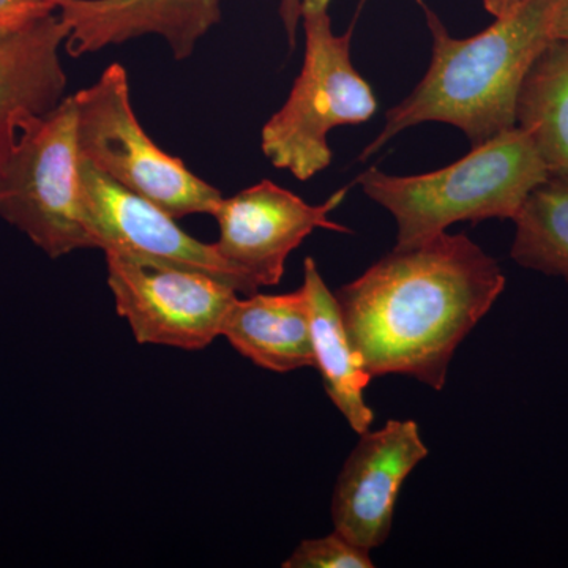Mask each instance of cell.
Wrapping results in <instances>:
<instances>
[{
    "instance_id": "ac0fdd59",
    "label": "cell",
    "mask_w": 568,
    "mask_h": 568,
    "mask_svg": "<svg viewBox=\"0 0 568 568\" xmlns=\"http://www.w3.org/2000/svg\"><path fill=\"white\" fill-rule=\"evenodd\" d=\"M62 0H0V22L36 20L58 13Z\"/></svg>"
},
{
    "instance_id": "2e32d148",
    "label": "cell",
    "mask_w": 568,
    "mask_h": 568,
    "mask_svg": "<svg viewBox=\"0 0 568 568\" xmlns=\"http://www.w3.org/2000/svg\"><path fill=\"white\" fill-rule=\"evenodd\" d=\"M511 260L568 282V175L552 174L515 216Z\"/></svg>"
},
{
    "instance_id": "5bb4252c",
    "label": "cell",
    "mask_w": 568,
    "mask_h": 568,
    "mask_svg": "<svg viewBox=\"0 0 568 568\" xmlns=\"http://www.w3.org/2000/svg\"><path fill=\"white\" fill-rule=\"evenodd\" d=\"M302 287L308 301L313 357L325 392L351 428L362 435L375 422V413L365 402V388L373 377L362 365L361 355L347 336L335 294L328 290L313 257L305 260Z\"/></svg>"
},
{
    "instance_id": "4fadbf2b",
    "label": "cell",
    "mask_w": 568,
    "mask_h": 568,
    "mask_svg": "<svg viewBox=\"0 0 568 568\" xmlns=\"http://www.w3.org/2000/svg\"><path fill=\"white\" fill-rule=\"evenodd\" d=\"M222 336L254 365L274 373L315 366L304 287L290 294L237 297Z\"/></svg>"
},
{
    "instance_id": "ba28073f",
    "label": "cell",
    "mask_w": 568,
    "mask_h": 568,
    "mask_svg": "<svg viewBox=\"0 0 568 568\" xmlns=\"http://www.w3.org/2000/svg\"><path fill=\"white\" fill-rule=\"evenodd\" d=\"M80 178L82 212L95 248L141 264L211 275L239 294L257 293L244 275L223 260L215 244H204L186 234L174 216L159 205L82 160Z\"/></svg>"
},
{
    "instance_id": "e0dca14e",
    "label": "cell",
    "mask_w": 568,
    "mask_h": 568,
    "mask_svg": "<svg viewBox=\"0 0 568 568\" xmlns=\"http://www.w3.org/2000/svg\"><path fill=\"white\" fill-rule=\"evenodd\" d=\"M283 568H373L368 549L336 532L320 538H306L282 564Z\"/></svg>"
},
{
    "instance_id": "44dd1931",
    "label": "cell",
    "mask_w": 568,
    "mask_h": 568,
    "mask_svg": "<svg viewBox=\"0 0 568 568\" xmlns=\"http://www.w3.org/2000/svg\"><path fill=\"white\" fill-rule=\"evenodd\" d=\"M555 40L566 41L568 43V0L562 3L556 20L555 26Z\"/></svg>"
},
{
    "instance_id": "7a4b0ae2",
    "label": "cell",
    "mask_w": 568,
    "mask_h": 568,
    "mask_svg": "<svg viewBox=\"0 0 568 568\" xmlns=\"http://www.w3.org/2000/svg\"><path fill=\"white\" fill-rule=\"evenodd\" d=\"M566 0H519L489 28L455 39L432 9L422 3L432 33V62L425 77L386 115L383 132L362 160L396 134L425 122L457 126L470 145L481 144L517 125V103L529 71L555 41V26Z\"/></svg>"
},
{
    "instance_id": "6da1fadb",
    "label": "cell",
    "mask_w": 568,
    "mask_h": 568,
    "mask_svg": "<svg viewBox=\"0 0 568 568\" xmlns=\"http://www.w3.org/2000/svg\"><path fill=\"white\" fill-rule=\"evenodd\" d=\"M504 290L496 260L466 235L443 233L395 246L334 294L369 376H409L443 390L455 351Z\"/></svg>"
},
{
    "instance_id": "30bf717a",
    "label": "cell",
    "mask_w": 568,
    "mask_h": 568,
    "mask_svg": "<svg viewBox=\"0 0 568 568\" xmlns=\"http://www.w3.org/2000/svg\"><path fill=\"white\" fill-rule=\"evenodd\" d=\"M426 457L414 420H388L377 432L362 433L332 497L336 532L368 551L381 547L392 530L399 489Z\"/></svg>"
},
{
    "instance_id": "9c48e42d",
    "label": "cell",
    "mask_w": 568,
    "mask_h": 568,
    "mask_svg": "<svg viewBox=\"0 0 568 568\" xmlns=\"http://www.w3.org/2000/svg\"><path fill=\"white\" fill-rule=\"evenodd\" d=\"M346 192L339 190L324 204L313 205L265 179L234 196H223L212 212L220 227L216 250L254 290L275 286L282 282L287 257L310 234L353 233L331 220Z\"/></svg>"
},
{
    "instance_id": "7c38bea8",
    "label": "cell",
    "mask_w": 568,
    "mask_h": 568,
    "mask_svg": "<svg viewBox=\"0 0 568 568\" xmlns=\"http://www.w3.org/2000/svg\"><path fill=\"white\" fill-rule=\"evenodd\" d=\"M65 26L58 13L36 20L0 22V163L21 122L43 115L65 99L61 48Z\"/></svg>"
},
{
    "instance_id": "ffe728a7",
    "label": "cell",
    "mask_w": 568,
    "mask_h": 568,
    "mask_svg": "<svg viewBox=\"0 0 568 568\" xmlns=\"http://www.w3.org/2000/svg\"><path fill=\"white\" fill-rule=\"evenodd\" d=\"M519 3V0H484L485 9L489 14L495 18L503 17L508 13L511 9H515Z\"/></svg>"
},
{
    "instance_id": "9a60e30c",
    "label": "cell",
    "mask_w": 568,
    "mask_h": 568,
    "mask_svg": "<svg viewBox=\"0 0 568 568\" xmlns=\"http://www.w3.org/2000/svg\"><path fill=\"white\" fill-rule=\"evenodd\" d=\"M517 125L532 140L549 173L568 175V43L555 40L523 84Z\"/></svg>"
},
{
    "instance_id": "52a82bcc",
    "label": "cell",
    "mask_w": 568,
    "mask_h": 568,
    "mask_svg": "<svg viewBox=\"0 0 568 568\" xmlns=\"http://www.w3.org/2000/svg\"><path fill=\"white\" fill-rule=\"evenodd\" d=\"M104 254L115 310L138 343L201 351L222 335L227 313L239 297L230 284L200 272Z\"/></svg>"
},
{
    "instance_id": "d6986e66",
    "label": "cell",
    "mask_w": 568,
    "mask_h": 568,
    "mask_svg": "<svg viewBox=\"0 0 568 568\" xmlns=\"http://www.w3.org/2000/svg\"><path fill=\"white\" fill-rule=\"evenodd\" d=\"M302 0H280L278 13L282 18L284 31H286L287 43L291 51L295 50L297 43V29L301 24Z\"/></svg>"
},
{
    "instance_id": "5b68a950",
    "label": "cell",
    "mask_w": 568,
    "mask_h": 568,
    "mask_svg": "<svg viewBox=\"0 0 568 568\" xmlns=\"http://www.w3.org/2000/svg\"><path fill=\"white\" fill-rule=\"evenodd\" d=\"M77 99L21 122L0 163V219L52 260L95 248L81 201Z\"/></svg>"
},
{
    "instance_id": "8fae6325",
    "label": "cell",
    "mask_w": 568,
    "mask_h": 568,
    "mask_svg": "<svg viewBox=\"0 0 568 568\" xmlns=\"http://www.w3.org/2000/svg\"><path fill=\"white\" fill-rule=\"evenodd\" d=\"M58 14L71 58L159 36L183 61L222 20V0H62Z\"/></svg>"
},
{
    "instance_id": "3957f363",
    "label": "cell",
    "mask_w": 568,
    "mask_h": 568,
    "mask_svg": "<svg viewBox=\"0 0 568 568\" xmlns=\"http://www.w3.org/2000/svg\"><path fill=\"white\" fill-rule=\"evenodd\" d=\"M551 175L529 134L515 125L433 173L399 178L372 168L355 182L395 216L396 248H409L455 223L515 220Z\"/></svg>"
},
{
    "instance_id": "277c9868",
    "label": "cell",
    "mask_w": 568,
    "mask_h": 568,
    "mask_svg": "<svg viewBox=\"0 0 568 568\" xmlns=\"http://www.w3.org/2000/svg\"><path fill=\"white\" fill-rule=\"evenodd\" d=\"M332 0H302L305 58L282 110L261 132V149L276 170L306 182L331 166L328 133L368 122L377 110L372 85L351 59L354 26L343 36L332 29Z\"/></svg>"
},
{
    "instance_id": "8992f818",
    "label": "cell",
    "mask_w": 568,
    "mask_h": 568,
    "mask_svg": "<svg viewBox=\"0 0 568 568\" xmlns=\"http://www.w3.org/2000/svg\"><path fill=\"white\" fill-rule=\"evenodd\" d=\"M78 149L91 164L175 220L209 213L223 194L162 151L142 129L130 100L129 73L114 62L88 89L74 93Z\"/></svg>"
}]
</instances>
